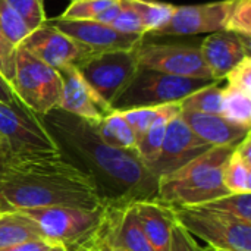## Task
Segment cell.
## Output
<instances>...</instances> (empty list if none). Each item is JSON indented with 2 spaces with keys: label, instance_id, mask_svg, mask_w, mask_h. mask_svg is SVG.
I'll return each instance as SVG.
<instances>
[{
  "label": "cell",
  "instance_id": "obj_29",
  "mask_svg": "<svg viewBox=\"0 0 251 251\" xmlns=\"http://www.w3.org/2000/svg\"><path fill=\"white\" fill-rule=\"evenodd\" d=\"M162 109H163V104L150 106V107H135V109H128V110H119L122 113V116L125 118V121L128 122V125L131 126V129H132V132L135 135L137 144L144 137V134L147 132V129L153 124V121L160 115Z\"/></svg>",
  "mask_w": 251,
  "mask_h": 251
},
{
  "label": "cell",
  "instance_id": "obj_36",
  "mask_svg": "<svg viewBox=\"0 0 251 251\" xmlns=\"http://www.w3.org/2000/svg\"><path fill=\"white\" fill-rule=\"evenodd\" d=\"M169 251H209L203 249L185 228H182L178 222L172 229V241Z\"/></svg>",
  "mask_w": 251,
  "mask_h": 251
},
{
  "label": "cell",
  "instance_id": "obj_42",
  "mask_svg": "<svg viewBox=\"0 0 251 251\" xmlns=\"http://www.w3.org/2000/svg\"><path fill=\"white\" fill-rule=\"evenodd\" d=\"M71 251H101L96 244H93L91 241L90 243H87V244H84V246H79V247H76V249H74V250Z\"/></svg>",
  "mask_w": 251,
  "mask_h": 251
},
{
  "label": "cell",
  "instance_id": "obj_12",
  "mask_svg": "<svg viewBox=\"0 0 251 251\" xmlns=\"http://www.w3.org/2000/svg\"><path fill=\"white\" fill-rule=\"evenodd\" d=\"M179 113L168 122L160 151L156 159L147 165L149 171L157 178L179 169L213 147L196 135Z\"/></svg>",
  "mask_w": 251,
  "mask_h": 251
},
{
  "label": "cell",
  "instance_id": "obj_3",
  "mask_svg": "<svg viewBox=\"0 0 251 251\" xmlns=\"http://www.w3.org/2000/svg\"><path fill=\"white\" fill-rule=\"evenodd\" d=\"M234 146H213L179 169L159 178L156 200L172 207H191L229 194L222 181Z\"/></svg>",
  "mask_w": 251,
  "mask_h": 251
},
{
  "label": "cell",
  "instance_id": "obj_45",
  "mask_svg": "<svg viewBox=\"0 0 251 251\" xmlns=\"http://www.w3.org/2000/svg\"><path fill=\"white\" fill-rule=\"evenodd\" d=\"M71 1H79V0H71Z\"/></svg>",
  "mask_w": 251,
  "mask_h": 251
},
{
  "label": "cell",
  "instance_id": "obj_28",
  "mask_svg": "<svg viewBox=\"0 0 251 251\" xmlns=\"http://www.w3.org/2000/svg\"><path fill=\"white\" fill-rule=\"evenodd\" d=\"M0 28L9 43H12L15 47H18L31 32L21 15L12 9L6 0H0Z\"/></svg>",
  "mask_w": 251,
  "mask_h": 251
},
{
  "label": "cell",
  "instance_id": "obj_16",
  "mask_svg": "<svg viewBox=\"0 0 251 251\" xmlns=\"http://www.w3.org/2000/svg\"><path fill=\"white\" fill-rule=\"evenodd\" d=\"M134 203H106L104 219L97 235L119 244L126 251H154L141 228Z\"/></svg>",
  "mask_w": 251,
  "mask_h": 251
},
{
  "label": "cell",
  "instance_id": "obj_15",
  "mask_svg": "<svg viewBox=\"0 0 251 251\" xmlns=\"http://www.w3.org/2000/svg\"><path fill=\"white\" fill-rule=\"evenodd\" d=\"M57 71L63 85L59 109L97 125L112 107L91 90L75 66H65Z\"/></svg>",
  "mask_w": 251,
  "mask_h": 251
},
{
  "label": "cell",
  "instance_id": "obj_18",
  "mask_svg": "<svg viewBox=\"0 0 251 251\" xmlns=\"http://www.w3.org/2000/svg\"><path fill=\"white\" fill-rule=\"evenodd\" d=\"M179 115L190 129L210 146H235L250 134V129L229 122L222 115L188 109H181Z\"/></svg>",
  "mask_w": 251,
  "mask_h": 251
},
{
  "label": "cell",
  "instance_id": "obj_26",
  "mask_svg": "<svg viewBox=\"0 0 251 251\" xmlns=\"http://www.w3.org/2000/svg\"><path fill=\"white\" fill-rule=\"evenodd\" d=\"M218 82L219 81H215V82L191 93L185 99H182L179 101L181 109L221 115V112H222V87H219Z\"/></svg>",
  "mask_w": 251,
  "mask_h": 251
},
{
  "label": "cell",
  "instance_id": "obj_34",
  "mask_svg": "<svg viewBox=\"0 0 251 251\" xmlns=\"http://www.w3.org/2000/svg\"><path fill=\"white\" fill-rule=\"evenodd\" d=\"M226 81L229 87L243 90L246 93L251 94V57H244L240 63H237L228 74Z\"/></svg>",
  "mask_w": 251,
  "mask_h": 251
},
{
  "label": "cell",
  "instance_id": "obj_5",
  "mask_svg": "<svg viewBox=\"0 0 251 251\" xmlns=\"http://www.w3.org/2000/svg\"><path fill=\"white\" fill-rule=\"evenodd\" d=\"M104 209L106 204L97 209L51 206L18 212L25 213L35 222L46 241L62 244L71 251L96 237L104 219Z\"/></svg>",
  "mask_w": 251,
  "mask_h": 251
},
{
  "label": "cell",
  "instance_id": "obj_44",
  "mask_svg": "<svg viewBox=\"0 0 251 251\" xmlns=\"http://www.w3.org/2000/svg\"><path fill=\"white\" fill-rule=\"evenodd\" d=\"M207 250L209 251H229V250H219V249H210V247H207Z\"/></svg>",
  "mask_w": 251,
  "mask_h": 251
},
{
  "label": "cell",
  "instance_id": "obj_1",
  "mask_svg": "<svg viewBox=\"0 0 251 251\" xmlns=\"http://www.w3.org/2000/svg\"><path fill=\"white\" fill-rule=\"evenodd\" d=\"M40 118L60 150L93 176L104 204L156 200L159 178L149 171L135 150L103 143L94 124L62 109Z\"/></svg>",
  "mask_w": 251,
  "mask_h": 251
},
{
  "label": "cell",
  "instance_id": "obj_20",
  "mask_svg": "<svg viewBox=\"0 0 251 251\" xmlns=\"http://www.w3.org/2000/svg\"><path fill=\"white\" fill-rule=\"evenodd\" d=\"M34 240L44 238L31 218L18 210L0 212V249Z\"/></svg>",
  "mask_w": 251,
  "mask_h": 251
},
{
  "label": "cell",
  "instance_id": "obj_10",
  "mask_svg": "<svg viewBox=\"0 0 251 251\" xmlns=\"http://www.w3.org/2000/svg\"><path fill=\"white\" fill-rule=\"evenodd\" d=\"M18 47L25 49L28 53L54 69H62L65 66L76 68L91 54L97 53L78 40L59 31L47 21L37 29L31 31Z\"/></svg>",
  "mask_w": 251,
  "mask_h": 251
},
{
  "label": "cell",
  "instance_id": "obj_30",
  "mask_svg": "<svg viewBox=\"0 0 251 251\" xmlns=\"http://www.w3.org/2000/svg\"><path fill=\"white\" fill-rule=\"evenodd\" d=\"M224 31L235 32L238 35H251V0H234L229 15L226 18Z\"/></svg>",
  "mask_w": 251,
  "mask_h": 251
},
{
  "label": "cell",
  "instance_id": "obj_37",
  "mask_svg": "<svg viewBox=\"0 0 251 251\" xmlns=\"http://www.w3.org/2000/svg\"><path fill=\"white\" fill-rule=\"evenodd\" d=\"M50 247V243L46 240H34V241H25L21 244H15L10 247L0 249V251H47Z\"/></svg>",
  "mask_w": 251,
  "mask_h": 251
},
{
  "label": "cell",
  "instance_id": "obj_7",
  "mask_svg": "<svg viewBox=\"0 0 251 251\" xmlns=\"http://www.w3.org/2000/svg\"><path fill=\"white\" fill-rule=\"evenodd\" d=\"M176 222L210 249L251 251V224L200 206L174 209Z\"/></svg>",
  "mask_w": 251,
  "mask_h": 251
},
{
  "label": "cell",
  "instance_id": "obj_8",
  "mask_svg": "<svg viewBox=\"0 0 251 251\" xmlns=\"http://www.w3.org/2000/svg\"><path fill=\"white\" fill-rule=\"evenodd\" d=\"M0 137L13 157L60 153V147L40 116L24 104L10 106L0 101Z\"/></svg>",
  "mask_w": 251,
  "mask_h": 251
},
{
  "label": "cell",
  "instance_id": "obj_32",
  "mask_svg": "<svg viewBox=\"0 0 251 251\" xmlns=\"http://www.w3.org/2000/svg\"><path fill=\"white\" fill-rule=\"evenodd\" d=\"M6 1L10 4L12 9H15L21 15L29 31L37 29L47 21L43 0H6Z\"/></svg>",
  "mask_w": 251,
  "mask_h": 251
},
{
  "label": "cell",
  "instance_id": "obj_24",
  "mask_svg": "<svg viewBox=\"0 0 251 251\" xmlns=\"http://www.w3.org/2000/svg\"><path fill=\"white\" fill-rule=\"evenodd\" d=\"M222 181L229 194H251V162L244 160L235 149L224 166Z\"/></svg>",
  "mask_w": 251,
  "mask_h": 251
},
{
  "label": "cell",
  "instance_id": "obj_41",
  "mask_svg": "<svg viewBox=\"0 0 251 251\" xmlns=\"http://www.w3.org/2000/svg\"><path fill=\"white\" fill-rule=\"evenodd\" d=\"M12 157H13V156H12V151H10L9 146H7L6 141L0 137V168H1L6 162H9Z\"/></svg>",
  "mask_w": 251,
  "mask_h": 251
},
{
  "label": "cell",
  "instance_id": "obj_19",
  "mask_svg": "<svg viewBox=\"0 0 251 251\" xmlns=\"http://www.w3.org/2000/svg\"><path fill=\"white\" fill-rule=\"evenodd\" d=\"M134 204L141 228L153 250H171L172 229L176 224L174 209L157 200H143Z\"/></svg>",
  "mask_w": 251,
  "mask_h": 251
},
{
  "label": "cell",
  "instance_id": "obj_4",
  "mask_svg": "<svg viewBox=\"0 0 251 251\" xmlns=\"http://www.w3.org/2000/svg\"><path fill=\"white\" fill-rule=\"evenodd\" d=\"M215 81L219 79L187 78L138 66L132 79L118 94L110 107L113 110H128L176 103Z\"/></svg>",
  "mask_w": 251,
  "mask_h": 251
},
{
  "label": "cell",
  "instance_id": "obj_39",
  "mask_svg": "<svg viewBox=\"0 0 251 251\" xmlns=\"http://www.w3.org/2000/svg\"><path fill=\"white\" fill-rule=\"evenodd\" d=\"M0 101H1V103H6V104H10V106L22 104V103L18 100V97H16L13 88L10 87V84H9L1 75H0Z\"/></svg>",
  "mask_w": 251,
  "mask_h": 251
},
{
  "label": "cell",
  "instance_id": "obj_13",
  "mask_svg": "<svg viewBox=\"0 0 251 251\" xmlns=\"http://www.w3.org/2000/svg\"><path fill=\"white\" fill-rule=\"evenodd\" d=\"M234 0H219L204 4L175 6L171 21L153 32L154 35H196L222 31Z\"/></svg>",
  "mask_w": 251,
  "mask_h": 251
},
{
  "label": "cell",
  "instance_id": "obj_33",
  "mask_svg": "<svg viewBox=\"0 0 251 251\" xmlns=\"http://www.w3.org/2000/svg\"><path fill=\"white\" fill-rule=\"evenodd\" d=\"M110 26L124 34L144 35L141 18H140L137 9L132 6L131 0H122V9H121L119 15L115 18V21L110 24Z\"/></svg>",
  "mask_w": 251,
  "mask_h": 251
},
{
  "label": "cell",
  "instance_id": "obj_31",
  "mask_svg": "<svg viewBox=\"0 0 251 251\" xmlns=\"http://www.w3.org/2000/svg\"><path fill=\"white\" fill-rule=\"evenodd\" d=\"M115 0H79L72 1L59 16L66 21H93L99 13L107 9Z\"/></svg>",
  "mask_w": 251,
  "mask_h": 251
},
{
  "label": "cell",
  "instance_id": "obj_38",
  "mask_svg": "<svg viewBox=\"0 0 251 251\" xmlns=\"http://www.w3.org/2000/svg\"><path fill=\"white\" fill-rule=\"evenodd\" d=\"M121 9H122V0H115L107 9H104L101 13H99L93 21H97V22H100V24L110 25V24L115 21V18L119 15Z\"/></svg>",
  "mask_w": 251,
  "mask_h": 251
},
{
  "label": "cell",
  "instance_id": "obj_14",
  "mask_svg": "<svg viewBox=\"0 0 251 251\" xmlns=\"http://www.w3.org/2000/svg\"><path fill=\"white\" fill-rule=\"evenodd\" d=\"M47 22L66 35L85 44L93 51L132 50L138 47L144 40V35L124 34L110 25L100 24L97 21H66L54 18Z\"/></svg>",
  "mask_w": 251,
  "mask_h": 251
},
{
  "label": "cell",
  "instance_id": "obj_40",
  "mask_svg": "<svg viewBox=\"0 0 251 251\" xmlns=\"http://www.w3.org/2000/svg\"><path fill=\"white\" fill-rule=\"evenodd\" d=\"M91 243L96 244L101 251H126L124 247H121L119 244H116V243H113V241H110V240H106V238H103V237H100V235H97V234H96V237L91 240Z\"/></svg>",
  "mask_w": 251,
  "mask_h": 251
},
{
  "label": "cell",
  "instance_id": "obj_6",
  "mask_svg": "<svg viewBox=\"0 0 251 251\" xmlns=\"http://www.w3.org/2000/svg\"><path fill=\"white\" fill-rule=\"evenodd\" d=\"M62 87V76L57 69L41 62L25 49L16 47L12 88L29 112L43 116L59 109Z\"/></svg>",
  "mask_w": 251,
  "mask_h": 251
},
{
  "label": "cell",
  "instance_id": "obj_22",
  "mask_svg": "<svg viewBox=\"0 0 251 251\" xmlns=\"http://www.w3.org/2000/svg\"><path fill=\"white\" fill-rule=\"evenodd\" d=\"M96 131L100 140L112 147L122 150L137 149L135 135L119 110L112 109L107 115H104V118L96 125Z\"/></svg>",
  "mask_w": 251,
  "mask_h": 251
},
{
  "label": "cell",
  "instance_id": "obj_17",
  "mask_svg": "<svg viewBox=\"0 0 251 251\" xmlns=\"http://www.w3.org/2000/svg\"><path fill=\"white\" fill-rule=\"evenodd\" d=\"M200 50L212 78L221 81L237 63L250 56V37L216 31L204 38Z\"/></svg>",
  "mask_w": 251,
  "mask_h": 251
},
{
  "label": "cell",
  "instance_id": "obj_21",
  "mask_svg": "<svg viewBox=\"0 0 251 251\" xmlns=\"http://www.w3.org/2000/svg\"><path fill=\"white\" fill-rule=\"evenodd\" d=\"M179 112H181L179 101L163 104V109H162L160 115L153 121V124L150 125V128L147 129L144 137L138 141L135 151H137V154L140 156V159L143 160V163L146 166L149 163H151L156 159V156L159 154L163 138H165L168 122L174 116H176Z\"/></svg>",
  "mask_w": 251,
  "mask_h": 251
},
{
  "label": "cell",
  "instance_id": "obj_43",
  "mask_svg": "<svg viewBox=\"0 0 251 251\" xmlns=\"http://www.w3.org/2000/svg\"><path fill=\"white\" fill-rule=\"evenodd\" d=\"M47 251H69L65 246H62V244H57V243H53V244H50V247H49V250Z\"/></svg>",
  "mask_w": 251,
  "mask_h": 251
},
{
  "label": "cell",
  "instance_id": "obj_2",
  "mask_svg": "<svg viewBox=\"0 0 251 251\" xmlns=\"http://www.w3.org/2000/svg\"><path fill=\"white\" fill-rule=\"evenodd\" d=\"M104 206L93 176L63 151L12 157L0 168V212Z\"/></svg>",
  "mask_w": 251,
  "mask_h": 251
},
{
  "label": "cell",
  "instance_id": "obj_9",
  "mask_svg": "<svg viewBox=\"0 0 251 251\" xmlns=\"http://www.w3.org/2000/svg\"><path fill=\"white\" fill-rule=\"evenodd\" d=\"M135 49L97 51L76 66L91 90L109 106L138 69Z\"/></svg>",
  "mask_w": 251,
  "mask_h": 251
},
{
  "label": "cell",
  "instance_id": "obj_27",
  "mask_svg": "<svg viewBox=\"0 0 251 251\" xmlns=\"http://www.w3.org/2000/svg\"><path fill=\"white\" fill-rule=\"evenodd\" d=\"M199 206L251 224L250 194H225L222 197H218L215 200H210Z\"/></svg>",
  "mask_w": 251,
  "mask_h": 251
},
{
  "label": "cell",
  "instance_id": "obj_11",
  "mask_svg": "<svg viewBox=\"0 0 251 251\" xmlns=\"http://www.w3.org/2000/svg\"><path fill=\"white\" fill-rule=\"evenodd\" d=\"M135 53L138 66L178 76L213 79L203 60L200 47L141 43Z\"/></svg>",
  "mask_w": 251,
  "mask_h": 251
},
{
  "label": "cell",
  "instance_id": "obj_35",
  "mask_svg": "<svg viewBox=\"0 0 251 251\" xmlns=\"http://www.w3.org/2000/svg\"><path fill=\"white\" fill-rule=\"evenodd\" d=\"M15 53L16 47L9 43L0 28V75L10 84L15 78Z\"/></svg>",
  "mask_w": 251,
  "mask_h": 251
},
{
  "label": "cell",
  "instance_id": "obj_23",
  "mask_svg": "<svg viewBox=\"0 0 251 251\" xmlns=\"http://www.w3.org/2000/svg\"><path fill=\"white\" fill-rule=\"evenodd\" d=\"M221 115L229 122L244 126L247 129L251 128V94L234 88L224 87L222 88V112Z\"/></svg>",
  "mask_w": 251,
  "mask_h": 251
},
{
  "label": "cell",
  "instance_id": "obj_25",
  "mask_svg": "<svg viewBox=\"0 0 251 251\" xmlns=\"http://www.w3.org/2000/svg\"><path fill=\"white\" fill-rule=\"evenodd\" d=\"M131 3L137 9L141 18L144 35L153 34L160 28H163L171 21L175 12V6L169 3L151 1V0H131Z\"/></svg>",
  "mask_w": 251,
  "mask_h": 251
}]
</instances>
